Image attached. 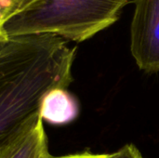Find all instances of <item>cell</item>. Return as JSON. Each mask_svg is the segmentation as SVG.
Here are the masks:
<instances>
[{
    "instance_id": "obj_2",
    "label": "cell",
    "mask_w": 159,
    "mask_h": 158,
    "mask_svg": "<svg viewBox=\"0 0 159 158\" xmlns=\"http://www.w3.org/2000/svg\"><path fill=\"white\" fill-rule=\"evenodd\" d=\"M129 0H40L11 18L4 27L8 38L54 34L81 43L115 24Z\"/></svg>"
},
{
    "instance_id": "obj_5",
    "label": "cell",
    "mask_w": 159,
    "mask_h": 158,
    "mask_svg": "<svg viewBox=\"0 0 159 158\" xmlns=\"http://www.w3.org/2000/svg\"><path fill=\"white\" fill-rule=\"evenodd\" d=\"M79 112L77 98L67 88H55L43 95L37 113L43 122L53 126H64L74 122Z\"/></svg>"
},
{
    "instance_id": "obj_9",
    "label": "cell",
    "mask_w": 159,
    "mask_h": 158,
    "mask_svg": "<svg viewBox=\"0 0 159 158\" xmlns=\"http://www.w3.org/2000/svg\"><path fill=\"white\" fill-rule=\"evenodd\" d=\"M0 45H1V44H0Z\"/></svg>"
},
{
    "instance_id": "obj_3",
    "label": "cell",
    "mask_w": 159,
    "mask_h": 158,
    "mask_svg": "<svg viewBox=\"0 0 159 158\" xmlns=\"http://www.w3.org/2000/svg\"><path fill=\"white\" fill-rule=\"evenodd\" d=\"M130 51L145 72H159V0H133Z\"/></svg>"
},
{
    "instance_id": "obj_4",
    "label": "cell",
    "mask_w": 159,
    "mask_h": 158,
    "mask_svg": "<svg viewBox=\"0 0 159 158\" xmlns=\"http://www.w3.org/2000/svg\"><path fill=\"white\" fill-rule=\"evenodd\" d=\"M44 122L38 113L0 148V158H51Z\"/></svg>"
},
{
    "instance_id": "obj_1",
    "label": "cell",
    "mask_w": 159,
    "mask_h": 158,
    "mask_svg": "<svg viewBox=\"0 0 159 158\" xmlns=\"http://www.w3.org/2000/svg\"><path fill=\"white\" fill-rule=\"evenodd\" d=\"M76 47L54 34L8 38L0 45V148L38 112L43 95L73 82Z\"/></svg>"
},
{
    "instance_id": "obj_8",
    "label": "cell",
    "mask_w": 159,
    "mask_h": 158,
    "mask_svg": "<svg viewBox=\"0 0 159 158\" xmlns=\"http://www.w3.org/2000/svg\"><path fill=\"white\" fill-rule=\"evenodd\" d=\"M51 158H116V153L113 154H93L89 151L75 153L61 156H52Z\"/></svg>"
},
{
    "instance_id": "obj_7",
    "label": "cell",
    "mask_w": 159,
    "mask_h": 158,
    "mask_svg": "<svg viewBox=\"0 0 159 158\" xmlns=\"http://www.w3.org/2000/svg\"><path fill=\"white\" fill-rule=\"evenodd\" d=\"M116 158H143L133 144H126L116 152Z\"/></svg>"
},
{
    "instance_id": "obj_6",
    "label": "cell",
    "mask_w": 159,
    "mask_h": 158,
    "mask_svg": "<svg viewBox=\"0 0 159 158\" xmlns=\"http://www.w3.org/2000/svg\"><path fill=\"white\" fill-rule=\"evenodd\" d=\"M40 0H0V44L6 42L5 24L13 17L32 7Z\"/></svg>"
}]
</instances>
